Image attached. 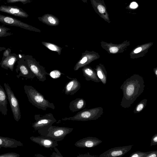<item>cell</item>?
Returning a JSON list of instances; mask_svg holds the SVG:
<instances>
[{"mask_svg": "<svg viewBox=\"0 0 157 157\" xmlns=\"http://www.w3.org/2000/svg\"><path fill=\"white\" fill-rule=\"evenodd\" d=\"M73 129L71 128L52 125L48 129L47 136L53 138L57 142L59 141L63 140Z\"/></svg>", "mask_w": 157, "mask_h": 157, "instance_id": "obj_8", "label": "cell"}, {"mask_svg": "<svg viewBox=\"0 0 157 157\" xmlns=\"http://www.w3.org/2000/svg\"><path fill=\"white\" fill-rule=\"evenodd\" d=\"M82 0L83 2L84 3H87V0Z\"/></svg>", "mask_w": 157, "mask_h": 157, "instance_id": "obj_40", "label": "cell"}, {"mask_svg": "<svg viewBox=\"0 0 157 157\" xmlns=\"http://www.w3.org/2000/svg\"><path fill=\"white\" fill-rule=\"evenodd\" d=\"M86 105V102L83 98H76L70 102L69 108L71 112H74L84 108Z\"/></svg>", "mask_w": 157, "mask_h": 157, "instance_id": "obj_21", "label": "cell"}, {"mask_svg": "<svg viewBox=\"0 0 157 157\" xmlns=\"http://www.w3.org/2000/svg\"><path fill=\"white\" fill-rule=\"evenodd\" d=\"M157 156V150L150 151L146 157H156Z\"/></svg>", "mask_w": 157, "mask_h": 157, "instance_id": "obj_33", "label": "cell"}, {"mask_svg": "<svg viewBox=\"0 0 157 157\" xmlns=\"http://www.w3.org/2000/svg\"><path fill=\"white\" fill-rule=\"evenodd\" d=\"M67 77L71 80L66 84L64 88V93L67 95H73L80 88V83L76 78H71L68 76Z\"/></svg>", "mask_w": 157, "mask_h": 157, "instance_id": "obj_16", "label": "cell"}, {"mask_svg": "<svg viewBox=\"0 0 157 157\" xmlns=\"http://www.w3.org/2000/svg\"><path fill=\"white\" fill-rule=\"evenodd\" d=\"M110 52L112 53H115L118 51V48L116 47H112L109 49Z\"/></svg>", "mask_w": 157, "mask_h": 157, "instance_id": "obj_35", "label": "cell"}, {"mask_svg": "<svg viewBox=\"0 0 157 157\" xmlns=\"http://www.w3.org/2000/svg\"><path fill=\"white\" fill-rule=\"evenodd\" d=\"M133 145L118 147L109 149L100 155V157H121L124 155L132 148Z\"/></svg>", "mask_w": 157, "mask_h": 157, "instance_id": "obj_11", "label": "cell"}, {"mask_svg": "<svg viewBox=\"0 0 157 157\" xmlns=\"http://www.w3.org/2000/svg\"><path fill=\"white\" fill-rule=\"evenodd\" d=\"M32 0H6L8 3H12L20 2L24 5L27 3H30L31 2Z\"/></svg>", "mask_w": 157, "mask_h": 157, "instance_id": "obj_29", "label": "cell"}, {"mask_svg": "<svg viewBox=\"0 0 157 157\" xmlns=\"http://www.w3.org/2000/svg\"><path fill=\"white\" fill-rule=\"evenodd\" d=\"M0 11L21 17L27 18L29 16L22 8L16 6L2 5L0 6Z\"/></svg>", "mask_w": 157, "mask_h": 157, "instance_id": "obj_13", "label": "cell"}, {"mask_svg": "<svg viewBox=\"0 0 157 157\" xmlns=\"http://www.w3.org/2000/svg\"><path fill=\"white\" fill-rule=\"evenodd\" d=\"M23 144L21 141L13 138L0 136V148H16L23 146Z\"/></svg>", "mask_w": 157, "mask_h": 157, "instance_id": "obj_17", "label": "cell"}, {"mask_svg": "<svg viewBox=\"0 0 157 157\" xmlns=\"http://www.w3.org/2000/svg\"><path fill=\"white\" fill-rule=\"evenodd\" d=\"M11 49L10 48H8L4 50L3 54V56L2 60H3L6 57L8 56L11 53Z\"/></svg>", "mask_w": 157, "mask_h": 157, "instance_id": "obj_30", "label": "cell"}, {"mask_svg": "<svg viewBox=\"0 0 157 157\" xmlns=\"http://www.w3.org/2000/svg\"><path fill=\"white\" fill-rule=\"evenodd\" d=\"M24 91L29 101L39 109L45 111L48 108L54 109L55 107L53 103H50L44 96L31 86L25 85Z\"/></svg>", "mask_w": 157, "mask_h": 157, "instance_id": "obj_1", "label": "cell"}, {"mask_svg": "<svg viewBox=\"0 0 157 157\" xmlns=\"http://www.w3.org/2000/svg\"><path fill=\"white\" fill-rule=\"evenodd\" d=\"M95 12L102 18L108 23L111 22L104 0H90Z\"/></svg>", "mask_w": 157, "mask_h": 157, "instance_id": "obj_10", "label": "cell"}, {"mask_svg": "<svg viewBox=\"0 0 157 157\" xmlns=\"http://www.w3.org/2000/svg\"><path fill=\"white\" fill-rule=\"evenodd\" d=\"M156 145H157V134H155L151 138L150 146Z\"/></svg>", "mask_w": 157, "mask_h": 157, "instance_id": "obj_31", "label": "cell"}, {"mask_svg": "<svg viewBox=\"0 0 157 157\" xmlns=\"http://www.w3.org/2000/svg\"><path fill=\"white\" fill-rule=\"evenodd\" d=\"M61 73L57 70H54L49 73V75L52 78L57 79L59 78L61 75Z\"/></svg>", "mask_w": 157, "mask_h": 157, "instance_id": "obj_27", "label": "cell"}, {"mask_svg": "<svg viewBox=\"0 0 157 157\" xmlns=\"http://www.w3.org/2000/svg\"><path fill=\"white\" fill-rule=\"evenodd\" d=\"M34 119L35 121L32 124V126L42 136H47L49 128L56 121V119L51 113L44 115L35 114Z\"/></svg>", "mask_w": 157, "mask_h": 157, "instance_id": "obj_3", "label": "cell"}, {"mask_svg": "<svg viewBox=\"0 0 157 157\" xmlns=\"http://www.w3.org/2000/svg\"><path fill=\"white\" fill-rule=\"evenodd\" d=\"M150 152V151L147 152L137 151L131 154L129 157H146L147 155Z\"/></svg>", "mask_w": 157, "mask_h": 157, "instance_id": "obj_26", "label": "cell"}, {"mask_svg": "<svg viewBox=\"0 0 157 157\" xmlns=\"http://www.w3.org/2000/svg\"><path fill=\"white\" fill-rule=\"evenodd\" d=\"M138 6V4L135 2H132L129 6L130 9H134L137 8Z\"/></svg>", "mask_w": 157, "mask_h": 157, "instance_id": "obj_34", "label": "cell"}, {"mask_svg": "<svg viewBox=\"0 0 157 157\" xmlns=\"http://www.w3.org/2000/svg\"><path fill=\"white\" fill-rule=\"evenodd\" d=\"M142 49L141 47H139L136 48L134 51V53H138L140 52L142 50Z\"/></svg>", "mask_w": 157, "mask_h": 157, "instance_id": "obj_38", "label": "cell"}, {"mask_svg": "<svg viewBox=\"0 0 157 157\" xmlns=\"http://www.w3.org/2000/svg\"><path fill=\"white\" fill-rule=\"evenodd\" d=\"M95 156L92 155H90L89 153L88 152L87 154L84 155H79L77 156V157H95Z\"/></svg>", "mask_w": 157, "mask_h": 157, "instance_id": "obj_36", "label": "cell"}, {"mask_svg": "<svg viewBox=\"0 0 157 157\" xmlns=\"http://www.w3.org/2000/svg\"><path fill=\"white\" fill-rule=\"evenodd\" d=\"M30 140L45 148H54L58 145L57 142L50 136H31Z\"/></svg>", "mask_w": 157, "mask_h": 157, "instance_id": "obj_12", "label": "cell"}, {"mask_svg": "<svg viewBox=\"0 0 157 157\" xmlns=\"http://www.w3.org/2000/svg\"><path fill=\"white\" fill-rule=\"evenodd\" d=\"M97 74L98 77L101 79L103 78V75L101 71H97Z\"/></svg>", "mask_w": 157, "mask_h": 157, "instance_id": "obj_37", "label": "cell"}, {"mask_svg": "<svg viewBox=\"0 0 157 157\" xmlns=\"http://www.w3.org/2000/svg\"><path fill=\"white\" fill-rule=\"evenodd\" d=\"M26 64L32 72L37 78L40 81L44 82L46 79V75H49L45 68L40 65L32 56L20 55Z\"/></svg>", "mask_w": 157, "mask_h": 157, "instance_id": "obj_5", "label": "cell"}, {"mask_svg": "<svg viewBox=\"0 0 157 157\" xmlns=\"http://www.w3.org/2000/svg\"><path fill=\"white\" fill-rule=\"evenodd\" d=\"M15 71L17 74L16 76L18 78L22 77L27 79H33L35 77L22 58L18 57V59Z\"/></svg>", "mask_w": 157, "mask_h": 157, "instance_id": "obj_9", "label": "cell"}, {"mask_svg": "<svg viewBox=\"0 0 157 157\" xmlns=\"http://www.w3.org/2000/svg\"><path fill=\"white\" fill-rule=\"evenodd\" d=\"M20 155L15 152H9L0 155V157H19Z\"/></svg>", "mask_w": 157, "mask_h": 157, "instance_id": "obj_28", "label": "cell"}, {"mask_svg": "<svg viewBox=\"0 0 157 157\" xmlns=\"http://www.w3.org/2000/svg\"><path fill=\"white\" fill-rule=\"evenodd\" d=\"M0 22L4 24L17 26L31 31L40 33L41 30L14 17L0 14Z\"/></svg>", "mask_w": 157, "mask_h": 157, "instance_id": "obj_7", "label": "cell"}, {"mask_svg": "<svg viewBox=\"0 0 157 157\" xmlns=\"http://www.w3.org/2000/svg\"><path fill=\"white\" fill-rule=\"evenodd\" d=\"M56 152V153L53 152L52 155L51 156V157H63V156L61 155L58 150L55 147L54 148Z\"/></svg>", "mask_w": 157, "mask_h": 157, "instance_id": "obj_32", "label": "cell"}, {"mask_svg": "<svg viewBox=\"0 0 157 157\" xmlns=\"http://www.w3.org/2000/svg\"><path fill=\"white\" fill-rule=\"evenodd\" d=\"M18 59V55L15 53H11L8 56L2 60L0 65L2 68L6 70L10 69L12 71L14 65Z\"/></svg>", "mask_w": 157, "mask_h": 157, "instance_id": "obj_15", "label": "cell"}, {"mask_svg": "<svg viewBox=\"0 0 157 157\" xmlns=\"http://www.w3.org/2000/svg\"><path fill=\"white\" fill-rule=\"evenodd\" d=\"M1 0H0V2H1Z\"/></svg>", "mask_w": 157, "mask_h": 157, "instance_id": "obj_41", "label": "cell"}, {"mask_svg": "<svg viewBox=\"0 0 157 157\" xmlns=\"http://www.w3.org/2000/svg\"><path fill=\"white\" fill-rule=\"evenodd\" d=\"M147 101V99H144L137 104L133 110L134 113H138L142 111L146 105Z\"/></svg>", "mask_w": 157, "mask_h": 157, "instance_id": "obj_23", "label": "cell"}, {"mask_svg": "<svg viewBox=\"0 0 157 157\" xmlns=\"http://www.w3.org/2000/svg\"><path fill=\"white\" fill-rule=\"evenodd\" d=\"M42 44L50 50L56 52L59 55L61 54L62 48L54 44L46 42H42Z\"/></svg>", "mask_w": 157, "mask_h": 157, "instance_id": "obj_22", "label": "cell"}, {"mask_svg": "<svg viewBox=\"0 0 157 157\" xmlns=\"http://www.w3.org/2000/svg\"><path fill=\"white\" fill-rule=\"evenodd\" d=\"M6 48L4 47H0V52L3 50H4Z\"/></svg>", "mask_w": 157, "mask_h": 157, "instance_id": "obj_39", "label": "cell"}, {"mask_svg": "<svg viewBox=\"0 0 157 157\" xmlns=\"http://www.w3.org/2000/svg\"><path fill=\"white\" fill-rule=\"evenodd\" d=\"M103 113V108L99 107L90 109H84L77 113L73 117H65L60 121L72 120L86 121L95 120L100 117Z\"/></svg>", "mask_w": 157, "mask_h": 157, "instance_id": "obj_4", "label": "cell"}, {"mask_svg": "<svg viewBox=\"0 0 157 157\" xmlns=\"http://www.w3.org/2000/svg\"><path fill=\"white\" fill-rule=\"evenodd\" d=\"M38 19L43 23L51 26H57L60 22L57 17L51 14H45L42 17H38Z\"/></svg>", "mask_w": 157, "mask_h": 157, "instance_id": "obj_20", "label": "cell"}, {"mask_svg": "<svg viewBox=\"0 0 157 157\" xmlns=\"http://www.w3.org/2000/svg\"><path fill=\"white\" fill-rule=\"evenodd\" d=\"M102 141L96 137L89 136L77 141L75 145L79 147L93 148L101 143Z\"/></svg>", "mask_w": 157, "mask_h": 157, "instance_id": "obj_14", "label": "cell"}, {"mask_svg": "<svg viewBox=\"0 0 157 157\" xmlns=\"http://www.w3.org/2000/svg\"><path fill=\"white\" fill-rule=\"evenodd\" d=\"M123 95L120 105L124 108H128L143 92V86L130 84L121 88Z\"/></svg>", "mask_w": 157, "mask_h": 157, "instance_id": "obj_2", "label": "cell"}, {"mask_svg": "<svg viewBox=\"0 0 157 157\" xmlns=\"http://www.w3.org/2000/svg\"><path fill=\"white\" fill-rule=\"evenodd\" d=\"M94 57V55L91 53H90L87 51L82 53L80 59L76 63L74 67V71H77L79 68L86 65L92 61Z\"/></svg>", "mask_w": 157, "mask_h": 157, "instance_id": "obj_18", "label": "cell"}, {"mask_svg": "<svg viewBox=\"0 0 157 157\" xmlns=\"http://www.w3.org/2000/svg\"><path fill=\"white\" fill-rule=\"evenodd\" d=\"M82 71L83 75L86 77V80L88 78L90 79L94 78V72L90 67H85L82 68Z\"/></svg>", "mask_w": 157, "mask_h": 157, "instance_id": "obj_24", "label": "cell"}, {"mask_svg": "<svg viewBox=\"0 0 157 157\" xmlns=\"http://www.w3.org/2000/svg\"><path fill=\"white\" fill-rule=\"evenodd\" d=\"M7 99L6 92L0 83V113L4 116L7 114Z\"/></svg>", "mask_w": 157, "mask_h": 157, "instance_id": "obj_19", "label": "cell"}, {"mask_svg": "<svg viewBox=\"0 0 157 157\" xmlns=\"http://www.w3.org/2000/svg\"><path fill=\"white\" fill-rule=\"evenodd\" d=\"M11 29L3 25H0V37L11 36L13 33L9 32Z\"/></svg>", "mask_w": 157, "mask_h": 157, "instance_id": "obj_25", "label": "cell"}, {"mask_svg": "<svg viewBox=\"0 0 157 157\" xmlns=\"http://www.w3.org/2000/svg\"><path fill=\"white\" fill-rule=\"evenodd\" d=\"M4 86L14 118L15 120L18 122L21 118V113L18 100L8 83H4Z\"/></svg>", "mask_w": 157, "mask_h": 157, "instance_id": "obj_6", "label": "cell"}]
</instances>
